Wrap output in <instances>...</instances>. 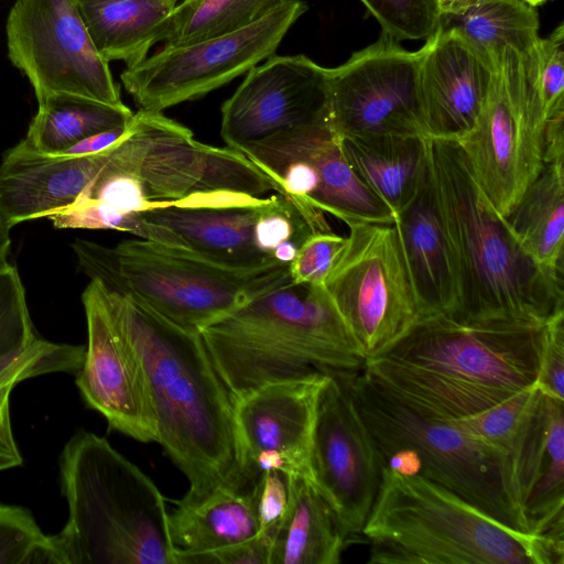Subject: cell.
I'll use <instances>...</instances> for the list:
<instances>
[{
    "instance_id": "1",
    "label": "cell",
    "mask_w": 564,
    "mask_h": 564,
    "mask_svg": "<svg viewBox=\"0 0 564 564\" xmlns=\"http://www.w3.org/2000/svg\"><path fill=\"white\" fill-rule=\"evenodd\" d=\"M547 323L424 316L360 370L419 414L467 417L535 384Z\"/></svg>"
},
{
    "instance_id": "2",
    "label": "cell",
    "mask_w": 564,
    "mask_h": 564,
    "mask_svg": "<svg viewBox=\"0 0 564 564\" xmlns=\"http://www.w3.org/2000/svg\"><path fill=\"white\" fill-rule=\"evenodd\" d=\"M97 284L112 323L143 366L156 442L189 484L178 501L198 502L220 486L237 489L234 404L199 332L174 324L129 294Z\"/></svg>"
},
{
    "instance_id": "3",
    "label": "cell",
    "mask_w": 564,
    "mask_h": 564,
    "mask_svg": "<svg viewBox=\"0 0 564 564\" xmlns=\"http://www.w3.org/2000/svg\"><path fill=\"white\" fill-rule=\"evenodd\" d=\"M456 306L463 318L546 323L564 312L563 276L540 267L475 182L456 141L424 138Z\"/></svg>"
},
{
    "instance_id": "4",
    "label": "cell",
    "mask_w": 564,
    "mask_h": 564,
    "mask_svg": "<svg viewBox=\"0 0 564 564\" xmlns=\"http://www.w3.org/2000/svg\"><path fill=\"white\" fill-rule=\"evenodd\" d=\"M199 334L232 402L269 383L364 365L324 285L274 288Z\"/></svg>"
},
{
    "instance_id": "5",
    "label": "cell",
    "mask_w": 564,
    "mask_h": 564,
    "mask_svg": "<svg viewBox=\"0 0 564 564\" xmlns=\"http://www.w3.org/2000/svg\"><path fill=\"white\" fill-rule=\"evenodd\" d=\"M68 518L53 540L61 564H176L165 499L109 442L78 431L59 456Z\"/></svg>"
},
{
    "instance_id": "6",
    "label": "cell",
    "mask_w": 564,
    "mask_h": 564,
    "mask_svg": "<svg viewBox=\"0 0 564 564\" xmlns=\"http://www.w3.org/2000/svg\"><path fill=\"white\" fill-rule=\"evenodd\" d=\"M369 564H563V540L514 530L446 488L382 468Z\"/></svg>"
},
{
    "instance_id": "7",
    "label": "cell",
    "mask_w": 564,
    "mask_h": 564,
    "mask_svg": "<svg viewBox=\"0 0 564 564\" xmlns=\"http://www.w3.org/2000/svg\"><path fill=\"white\" fill-rule=\"evenodd\" d=\"M270 189L269 180L241 152L202 143L161 111L140 109L79 197L141 214L196 194L262 197Z\"/></svg>"
},
{
    "instance_id": "8",
    "label": "cell",
    "mask_w": 564,
    "mask_h": 564,
    "mask_svg": "<svg viewBox=\"0 0 564 564\" xmlns=\"http://www.w3.org/2000/svg\"><path fill=\"white\" fill-rule=\"evenodd\" d=\"M70 247L79 270L90 281L129 294L195 332L257 295L292 282L290 267L234 269L186 249L140 238L115 247L76 239Z\"/></svg>"
},
{
    "instance_id": "9",
    "label": "cell",
    "mask_w": 564,
    "mask_h": 564,
    "mask_svg": "<svg viewBox=\"0 0 564 564\" xmlns=\"http://www.w3.org/2000/svg\"><path fill=\"white\" fill-rule=\"evenodd\" d=\"M344 376L384 468L433 481L499 522L529 533L514 500L505 454L453 421L416 413L360 369Z\"/></svg>"
},
{
    "instance_id": "10",
    "label": "cell",
    "mask_w": 564,
    "mask_h": 564,
    "mask_svg": "<svg viewBox=\"0 0 564 564\" xmlns=\"http://www.w3.org/2000/svg\"><path fill=\"white\" fill-rule=\"evenodd\" d=\"M324 286L364 362L422 317L393 224L351 221Z\"/></svg>"
},
{
    "instance_id": "11",
    "label": "cell",
    "mask_w": 564,
    "mask_h": 564,
    "mask_svg": "<svg viewBox=\"0 0 564 564\" xmlns=\"http://www.w3.org/2000/svg\"><path fill=\"white\" fill-rule=\"evenodd\" d=\"M497 61L495 80L475 124L456 142L478 187L506 218L544 165L546 118L521 52L506 46Z\"/></svg>"
},
{
    "instance_id": "12",
    "label": "cell",
    "mask_w": 564,
    "mask_h": 564,
    "mask_svg": "<svg viewBox=\"0 0 564 564\" xmlns=\"http://www.w3.org/2000/svg\"><path fill=\"white\" fill-rule=\"evenodd\" d=\"M306 10L301 0H285L262 19L238 31L164 46L127 67L121 74L122 84L143 110L162 112L200 98L272 56Z\"/></svg>"
},
{
    "instance_id": "13",
    "label": "cell",
    "mask_w": 564,
    "mask_h": 564,
    "mask_svg": "<svg viewBox=\"0 0 564 564\" xmlns=\"http://www.w3.org/2000/svg\"><path fill=\"white\" fill-rule=\"evenodd\" d=\"M6 33L8 56L30 80L37 102L68 94L124 105L76 0H15Z\"/></svg>"
},
{
    "instance_id": "14",
    "label": "cell",
    "mask_w": 564,
    "mask_h": 564,
    "mask_svg": "<svg viewBox=\"0 0 564 564\" xmlns=\"http://www.w3.org/2000/svg\"><path fill=\"white\" fill-rule=\"evenodd\" d=\"M140 215L177 235L189 251L234 269L290 267L313 232L299 210L279 194L254 204L169 206Z\"/></svg>"
},
{
    "instance_id": "15",
    "label": "cell",
    "mask_w": 564,
    "mask_h": 564,
    "mask_svg": "<svg viewBox=\"0 0 564 564\" xmlns=\"http://www.w3.org/2000/svg\"><path fill=\"white\" fill-rule=\"evenodd\" d=\"M425 45L408 51L381 36L344 64L326 68L328 124L339 135L424 138L419 74Z\"/></svg>"
},
{
    "instance_id": "16",
    "label": "cell",
    "mask_w": 564,
    "mask_h": 564,
    "mask_svg": "<svg viewBox=\"0 0 564 564\" xmlns=\"http://www.w3.org/2000/svg\"><path fill=\"white\" fill-rule=\"evenodd\" d=\"M344 372L328 373L319 392L310 467L313 481L350 538L362 532L380 489L383 464Z\"/></svg>"
},
{
    "instance_id": "17",
    "label": "cell",
    "mask_w": 564,
    "mask_h": 564,
    "mask_svg": "<svg viewBox=\"0 0 564 564\" xmlns=\"http://www.w3.org/2000/svg\"><path fill=\"white\" fill-rule=\"evenodd\" d=\"M328 373L262 386L234 401L239 447L238 490L279 470L312 478L310 455L319 392Z\"/></svg>"
},
{
    "instance_id": "18",
    "label": "cell",
    "mask_w": 564,
    "mask_h": 564,
    "mask_svg": "<svg viewBox=\"0 0 564 564\" xmlns=\"http://www.w3.org/2000/svg\"><path fill=\"white\" fill-rule=\"evenodd\" d=\"M328 121L326 68L303 54L253 66L221 106L220 134L240 148L283 130Z\"/></svg>"
},
{
    "instance_id": "19",
    "label": "cell",
    "mask_w": 564,
    "mask_h": 564,
    "mask_svg": "<svg viewBox=\"0 0 564 564\" xmlns=\"http://www.w3.org/2000/svg\"><path fill=\"white\" fill-rule=\"evenodd\" d=\"M88 344L76 384L86 404L109 426L139 442H156V422L143 366L112 323L99 285L82 294Z\"/></svg>"
},
{
    "instance_id": "20",
    "label": "cell",
    "mask_w": 564,
    "mask_h": 564,
    "mask_svg": "<svg viewBox=\"0 0 564 564\" xmlns=\"http://www.w3.org/2000/svg\"><path fill=\"white\" fill-rule=\"evenodd\" d=\"M419 74L424 138L458 141L475 124L495 80L497 55L454 30H437L425 41Z\"/></svg>"
},
{
    "instance_id": "21",
    "label": "cell",
    "mask_w": 564,
    "mask_h": 564,
    "mask_svg": "<svg viewBox=\"0 0 564 564\" xmlns=\"http://www.w3.org/2000/svg\"><path fill=\"white\" fill-rule=\"evenodd\" d=\"M564 401L539 389L507 457L516 503L528 532L563 539Z\"/></svg>"
},
{
    "instance_id": "22",
    "label": "cell",
    "mask_w": 564,
    "mask_h": 564,
    "mask_svg": "<svg viewBox=\"0 0 564 564\" xmlns=\"http://www.w3.org/2000/svg\"><path fill=\"white\" fill-rule=\"evenodd\" d=\"M111 148L90 155L42 154L20 143L9 149L0 164V223L11 229L74 204Z\"/></svg>"
},
{
    "instance_id": "23",
    "label": "cell",
    "mask_w": 564,
    "mask_h": 564,
    "mask_svg": "<svg viewBox=\"0 0 564 564\" xmlns=\"http://www.w3.org/2000/svg\"><path fill=\"white\" fill-rule=\"evenodd\" d=\"M393 226L422 317L453 313L455 283L427 163L414 195L395 215Z\"/></svg>"
},
{
    "instance_id": "24",
    "label": "cell",
    "mask_w": 564,
    "mask_h": 564,
    "mask_svg": "<svg viewBox=\"0 0 564 564\" xmlns=\"http://www.w3.org/2000/svg\"><path fill=\"white\" fill-rule=\"evenodd\" d=\"M289 503L269 564H337L348 535L332 505L306 475H290Z\"/></svg>"
},
{
    "instance_id": "25",
    "label": "cell",
    "mask_w": 564,
    "mask_h": 564,
    "mask_svg": "<svg viewBox=\"0 0 564 564\" xmlns=\"http://www.w3.org/2000/svg\"><path fill=\"white\" fill-rule=\"evenodd\" d=\"M175 505L169 512V531L180 554L227 547L260 532L256 485L248 490L220 486L198 502Z\"/></svg>"
},
{
    "instance_id": "26",
    "label": "cell",
    "mask_w": 564,
    "mask_h": 564,
    "mask_svg": "<svg viewBox=\"0 0 564 564\" xmlns=\"http://www.w3.org/2000/svg\"><path fill=\"white\" fill-rule=\"evenodd\" d=\"M343 152L365 185L395 215L414 195L425 171L424 138L340 137Z\"/></svg>"
},
{
    "instance_id": "27",
    "label": "cell",
    "mask_w": 564,
    "mask_h": 564,
    "mask_svg": "<svg viewBox=\"0 0 564 564\" xmlns=\"http://www.w3.org/2000/svg\"><path fill=\"white\" fill-rule=\"evenodd\" d=\"M505 219L540 267L563 276L564 159L544 161L540 174Z\"/></svg>"
},
{
    "instance_id": "28",
    "label": "cell",
    "mask_w": 564,
    "mask_h": 564,
    "mask_svg": "<svg viewBox=\"0 0 564 564\" xmlns=\"http://www.w3.org/2000/svg\"><path fill=\"white\" fill-rule=\"evenodd\" d=\"M89 35L108 62L131 67L158 43L161 22L177 4L172 0H76Z\"/></svg>"
},
{
    "instance_id": "29",
    "label": "cell",
    "mask_w": 564,
    "mask_h": 564,
    "mask_svg": "<svg viewBox=\"0 0 564 564\" xmlns=\"http://www.w3.org/2000/svg\"><path fill=\"white\" fill-rule=\"evenodd\" d=\"M438 29L454 30L496 56L510 46L520 52L539 40V13L523 0H440Z\"/></svg>"
},
{
    "instance_id": "30",
    "label": "cell",
    "mask_w": 564,
    "mask_h": 564,
    "mask_svg": "<svg viewBox=\"0 0 564 564\" xmlns=\"http://www.w3.org/2000/svg\"><path fill=\"white\" fill-rule=\"evenodd\" d=\"M132 116L126 105L53 94L39 101V110L19 143L31 151L57 155L88 137L128 124Z\"/></svg>"
},
{
    "instance_id": "31",
    "label": "cell",
    "mask_w": 564,
    "mask_h": 564,
    "mask_svg": "<svg viewBox=\"0 0 564 564\" xmlns=\"http://www.w3.org/2000/svg\"><path fill=\"white\" fill-rule=\"evenodd\" d=\"M285 0H183L161 22L158 43L174 46L243 29Z\"/></svg>"
},
{
    "instance_id": "32",
    "label": "cell",
    "mask_w": 564,
    "mask_h": 564,
    "mask_svg": "<svg viewBox=\"0 0 564 564\" xmlns=\"http://www.w3.org/2000/svg\"><path fill=\"white\" fill-rule=\"evenodd\" d=\"M86 346L55 344L39 338L34 350L22 361L0 375V471L22 465L10 419V394L17 383L50 372L80 369Z\"/></svg>"
},
{
    "instance_id": "33",
    "label": "cell",
    "mask_w": 564,
    "mask_h": 564,
    "mask_svg": "<svg viewBox=\"0 0 564 564\" xmlns=\"http://www.w3.org/2000/svg\"><path fill=\"white\" fill-rule=\"evenodd\" d=\"M46 218L58 229H113L132 234L140 239L188 250L177 235L145 220L140 214L123 213L93 199H77Z\"/></svg>"
},
{
    "instance_id": "34",
    "label": "cell",
    "mask_w": 564,
    "mask_h": 564,
    "mask_svg": "<svg viewBox=\"0 0 564 564\" xmlns=\"http://www.w3.org/2000/svg\"><path fill=\"white\" fill-rule=\"evenodd\" d=\"M0 564H61L53 536L24 507L0 502Z\"/></svg>"
},
{
    "instance_id": "35",
    "label": "cell",
    "mask_w": 564,
    "mask_h": 564,
    "mask_svg": "<svg viewBox=\"0 0 564 564\" xmlns=\"http://www.w3.org/2000/svg\"><path fill=\"white\" fill-rule=\"evenodd\" d=\"M564 25L521 52L523 67L539 96L546 121L564 112Z\"/></svg>"
},
{
    "instance_id": "36",
    "label": "cell",
    "mask_w": 564,
    "mask_h": 564,
    "mask_svg": "<svg viewBox=\"0 0 564 564\" xmlns=\"http://www.w3.org/2000/svg\"><path fill=\"white\" fill-rule=\"evenodd\" d=\"M539 393L536 384L467 417L453 420L467 433L507 456Z\"/></svg>"
},
{
    "instance_id": "37",
    "label": "cell",
    "mask_w": 564,
    "mask_h": 564,
    "mask_svg": "<svg viewBox=\"0 0 564 564\" xmlns=\"http://www.w3.org/2000/svg\"><path fill=\"white\" fill-rule=\"evenodd\" d=\"M37 339L24 286L17 268L0 265V361L17 356Z\"/></svg>"
},
{
    "instance_id": "38",
    "label": "cell",
    "mask_w": 564,
    "mask_h": 564,
    "mask_svg": "<svg viewBox=\"0 0 564 564\" xmlns=\"http://www.w3.org/2000/svg\"><path fill=\"white\" fill-rule=\"evenodd\" d=\"M397 42L427 40L438 29L440 0H359Z\"/></svg>"
},
{
    "instance_id": "39",
    "label": "cell",
    "mask_w": 564,
    "mask_h": 564,
    "mask_svg": "<svg viewBox=\"0 0 564 564\" xmlns=\"http://www.w3.org/2000/svg\"><path fill=\"white\" fill-rule=\"evenodd\" d=\"M346 237L333 231L312 232L302 243L290 264L295 284L324 285L325 279L343 249Z\"/></svg>"
},
{
    "instance_id": "40",
    "label": "cell",
    "mask_w": 564,
    "mask_h": 564,
    "mask_svg": "<svg viewBox=\"0 0 564 564\" xmlns=\"http://www.w3.org/2000/svg\"><path fill=\"white\" fill-rule=\"evenodd\" d=\"M535 384L546 395L564 401V312L547 323Z\"/></svg>"
},
{
    "instance_id": "41",
    "label": "cell",
    "mask_w": 564,
    "mask_h": 564,
    "mask_svg": "<svg viewBox=\"0 0 564 564\" xmlns=\"http://www.w3.org/2000/svg\"><path fill=\"white\" fill-rule=\"evenodd\" d=\"M256 489L259 533L272 541L289 503L288 475L279 470H268L256 482Z\"/></svg>"
},
{
    "instance_id": "42",
    "label": "cell",
    "mask_w": 564,
    "mask_h": 564,
    "mask_svg": "<svg viewBox=\"0 0 564 564\" xmlns=\"http://www.w3.org/2000/svg\"><path fill=\"white\" fill-rule=\"evenodd\" d=\"M271 542L269 536L259 533L227 547L193 554L176 553V564H269Z\"/></svg>"
},
{
    "instance_id": "43",
    "label": "cell",
    "mask_w": 564,
    "mask_h": 564,
    "mask_svg": "<svg viewBox=\"0 0 564 564\" xmlns=\"http://www.w3.org/2000/svg\"><path fill=\"white\" fill-rule=\"evenodd\" d=\"M130 123V122H129ZM129 123L88 137L61 154L90 155L104 152L117 144L128 132Z\"/></svg>"
},
{
    "instance_id": "44",
    "label": "cell",
    "mask_w": 564,
    "mask_h": 564,
    "mask_svg": "<svg viewBox=\"0 0 564 564\" xmlns=\"http://www.w3.org/2000/svg\"><path fill=\"white\" fill-rule=\"evenodd\" d=\"M11 238L10 229L0 223V265L8 263L10 254Z\"/></svg>"
},
{
    "instance_id": "45",
    "label": "cell",
    "mask_w": 564,
    "mask_h": 564,
    "mask_svg": "<svg viewBox=\"0 0 564 564\" xmlns=\"http://www.w3.org/2000/svg\"><path fill=\"white\" fill-rule=\"evenodd\" d=\"M37 340H39V338L32 345H30L25 350H23L21 354L0 361V375H2L3 372H6L10 368H12L14 365L19 364L24 358H26L34 350V348L37 344Z\"/></svg>"
},
{
    "instance_id": "46",
    "label": "cell",
    "mask_w": 564,
    "mask_h": 564,
    "mask_svg": "<svg viewBox=\"0 0 564 564\" xmlns=\"http://www.w3.org/2000/svg\"><path fill=\"white\" fill-rule=\"evenodd\" d=\"M525 1L527 3L531 4L532 7H539L547 1H551V0H523Z\"/></svg>"
},
{
    "instance_id": "47",
    "label": "cell",
    "mask_w": 564,
    "mask_h": 564,
    "mask_svg": "<svg viewBox=\"0 0 564 564\" xmlns=\"http://www.w3.org/2000/svg\"><path fill=\"white\" fill-rule=\"evenodd\" d=\"M172 1H174V2H176V3H177V1H178V0H172Z\"/></svg>"
}]
</instances>
